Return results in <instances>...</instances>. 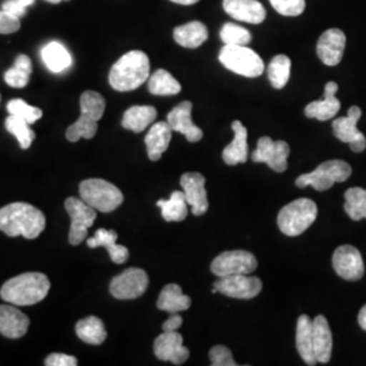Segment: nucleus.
<instances>
[{
  "label": "nucleus",
  "instance_id": "f257e3e1",
  "mask_svg": "<svg viewBox=\"0 0 366 366\" xmlns=\"http://www.w3.org/2000/svg\"><path fill=\"white\" fill-rule=\"evenodd\" d=\"M45 214L26 202H13L0 209V231L6 235L36 239L45 229Z\"/></svg>",
  "mask_w": 366,
  "mask_h": 366
},
{
  "label": "nucleus",
  "instance_id": "f03ea898",
  "mask_svg": "<svg viewBox=\"0 0 366 366\" xmlns=\"http://www.w3.org/2000/svg\"><path fill=\"white\" fill-rule=\"evenodd\" d=\"M51 289L49 278L42 273H24L10 278L0 289V297L13 305H34L44 300Z\"/></svg>",
  "mask_w": 366,
  "mask_h": 366
},
{
  "label": "nucleus",
  "instance_id": "7ed1b4c3",
  "mask_svg": "<svg viewBox=\"0 0 366 366\" xmlns=\"http://www.w3.org/2000/svg\"><path fill=\"white\" fill-rule=\"evenodd\" d=\"M149 59L142 51L125 53L109 74V83L116 92H133L149 78Z\"/></svg>",
  "mask_w": 366,
  "mask_h": 366
},
{
  "label": "nucleus",
  "instance_id": "20e7f679",
  "mask_svg": "<svg viewBox=\"0 0 366 366\" xmlns=\"http://www.w3.org/2000/svg\"><path fill=\"white\" fill-rule=\"evenodd\" d=\"M105 98L97 92H86L80 97V117L66 129V140L76 143L90 140L98 131V121L105 113Z\"/></svg>",
  "mask_w": 366,
  "mask_h": 366
},
{
  "label": "nucleus",
  "instance_id": "39448f33",
  "mask_svg": "<svg viewBox=\"0 0 366 366\" xmlns=\"http://www.w3.org/2000/svg\"><path fill=\"white\" fill-rule=\"evenodd\" d=\"M317 217V207L310 198H299L284 207L278 213L280 231L287 236H299L305 232Z\"/></svg>",
  "mask_w": 366,
  "mask_h": 366
},
{
  "label": "nucleus",
  "instance_id": "423d86ee",
  "mask_svg": "<svg viewBox=\"0 0 366 366\" xmlns=\"http://www.w3.org/2000/svg\"><path fill=\"white\" fill-rule=\"evenodd\" d=\"M219 60L227 69L246 78H258L264 71L261 56L247 45H224Z\"/></svg>",
  "mask_w": 366,
  "mask_h": 366
},
{
  "label": "nucleus",
  "instance_id": "0eeeda50",
  "mask_svg": "<svg viewBox=\"0 0 366 366\" xmlns=\"http://www.w3.org/2000/svg\"><path fill=\"white\" fill-rule=\"evenodd\" d=\"M80 198L95 210L109 213L117 209L124 202V194L117 186L105 179H86L79 186Z\"/></svg>",
  "mask_w": 366,
  "mask_h": 366
},
{
  "label": "nucleus",
  "instance_id": "6e6552de",
  "mask_svg": "<svg viewBox=\"0 0 366 366\" xmlns=\"http://www.w3.org/2000/svg\"><path fill=\"white\" fill-rule=\"evenodd\" d=\"M352 175V167L343 160H328L322 163L316 170L310 174H302L296 179L297 187L312 186L317 192H326L334 183L347 181Z\"/></svg>",
  "mask_w": 366,
  "mask_h": 366
},
{
  "label": "nucleus",
  "instance_id": "1a4fd4ad",
  "mask_svg": "<svg viewBox=\"0 0 366 366\" xmlns=\"http://www.w3.org/2000/svg\"><path fill=\"white\" fill-rule=\"evenodd\" d=\"M257 267V258L244 249L224 251L210 264L212 273L219 278L228 275L251 274Z\"/></svg>",
  "mask_w": 366,
  "mask_h": 366
},
{
  "label": "nucleus",
  "instance_id": "9d476101",
  "mask_svg": "<svg viewBox=\"0 0 366 366\" xmlns=\"http://www.w3.org/2000/svg\"><path fill=\"white\" fill-rule=\"evenodd\" d=\"M66 209L71 217V228L68 240L72 246H78L86 240L89 228L97 219V210L86 204L83 199L69 197L66 198Z\"/></svg>",
  "mask_w": 366,
  "mask_h": 366
},
{
  "label": "nucleus",
  "instance_id": "9b49d317",
  "mask_svg": "<svg viewBox=\"0 0 366 366\" xmlns=\"http://www.w3.org/2000/svg\"><path fill=\"white\" fill-rule=\"evenodd\" d=\"M212 289L213 293H222L232 299L249 300L257 297L262 290V281L249 274L228 275L219 278Z\"/></svg>",
  "mask_w": 366,
  "mask_h": 366
},
{
  "label": "nucleus",
  "instance_id": "f8f14e48",
  "mask_svg": "<svg viewBox=\"0 0 366 366\" xmlns=\"http://www.w3.org/2000/svg\"><path fill=\"white\" fill-rule=\"evenodd\" d=\"M148 282V275L143 269L131 267L112 280L109 290L118 300H133L144 295Z\"/></svg>",
  "mask_w": 366,
  "mask_h": 366
},
{
  "label": "nucleus",
  "instance_id": "ddd939ff",
  "mask_svg": "<svg viewBox=\"0 0 366 366\" xmlns=\"http://www.w3.org/2000/svg\"><path fill=\"white\" fill-rule=\"evenodd\" d=\"M290 154L287 142L264 136L258 140L257 149L251 154V159L255 163H266L275 172H284L288 169V157Z\"/></svg>",
  "mask_w": 366,
  "mask_h": 366
},
{
  "label": "nucleus",
  "instance_id": "4468645a",
  "mask_svg": "<svg viewBox=\"0 0 366 366\" xmlns=\"http://www.w3.org/2000/svg\"><path fill=\"white\" fill-rule=\"evenodd\" d=\"M362 116V112L358 106H352L347 112L346 117H340L334 119L332 122V131L335 137L350 145L353 152H362L366 148V137L364 133L358 131L357 122Z\"/></svg>",
  "mask_w": 366,
  "mask_h": 366
},
{
  "label": "nucleus",
  "instance_id": "2eb2a0df",
  "mask_svg": "<svg viewBox=\"0 0 366 366\" xmlns=\"http://www.w3.org/2000/svg\"><path fill=\"white\" fill-rule=\"evenodd\" d=\"M332 267L335 273L346 281H358L365 273L361 252L350 244H345L335 249L332 255Z\"/></svg>",
  "mask_w": 366,
  "mask_h": 366
},
{
  "label": "nucleus",
  "instance_id": "dca6fc26",
  "mask_svg": "<svg viewBox=\"0 0 366 366\" xmlns=\"http://www.w3.org/2000/svg\"><path fill=\"white\" fill-rule=\"evenodd\" d=\"M205 183V177L199 172H186L181 177L182 192L194 216L205 214L209 208Z\"/></svg>",
  "mask_w": 366,
  "mask_h": 366
},
{
  "label": "nucleus",
  "instance_id": "f3484780",
  "mask_svg": "<svg viewBox=\"0 0 366 366\" xmlns=\"http://www.w3.org/2000/svg\"><path fill=\"white\" fill-rule=\"evenodd\" d=\"M154 352L160 361H170L182 365L189 360V349L183 346L182 335L178 331H163L154 343Z\"/></svg>",
  "mask_w": 366,
  "mask_h": 366
},
{
  "label": "nucleus",
  "instance_id": "a211bd4d",
  "mask_svg": "<svg viewBox=\"0 0 366 366\" xmlns=\"http://www.w3.org/2000/svg\"><path fill=\"white\" fill-rule=\"evenodd\" d=\"M346 48V36L340 29H328L317 41L316 52L323 64L335 66L340 64Z\"/></svg>",
  "mask_w": 366,
  "mask_h": 366
},
{
  "label": "nucleus",
  "instance_id": "6ab92c4d",
  "mask_svg": "<svg viewBox=\"0 0 366 366\" xmlns=\"http://www.w3.org/2000/svg\"><path fill=\"white\" fill-rule=\"evenodd\" d=\"M192 110H193L192 102L184 101L171 110L167 116V122L172 131L182 133L183 136L187 139V142L197 143L202 139L204 133L193 122Z\"/></svg>",
  "mask_w": 366,
  "mask_h": 366
},
{
  "label": "nucleus",
  "instance_id": "aec40b11",
  "mask_svg": "<svg viewBox=\"0 0 366 366\" xmlns=\"http://www.w3.org/2000/svg\"><path fill=\"white\" fill-rule=\"evenodd\" d=\"M222 9L236 21L252 25L262 24L266 18V10L258 0H222Z\"/></svg>",
  "mask_w": 366,
  "mask_h": 366
},
{
  "label": "nucleus",
  "instance_id": "412c9836",
  "mask_svg": "<svg viewBox=\"0 0 366 366\" xmlns=\"http://www.w3.org/2000/svg\"><path fill=\"white\" fill-rule=\"evenodd\" d=\"M338 92V84L335 81H328L325 87V97L320 101L311 102L305 106L304 113L308 118H315L317 121H328L338 114L340 110V99L335 97Z\"/></svg>",
  "mask_w": 366,
  "mask_h": 366
},
{
  "label": "nucleus",
  "instance_id": "4be33fe9",
  "mask_svg": "<svg viewBox=\"0 0 366 366\" xmlns=\"http://www.w3.org/2000/svg\"><path fill=\"white\" fill-rule=\"evenodd\" d=\"M30 320L18 308L0 305V334L10 340H18L27 332Z\"/></svg>",
  "mask_w": 366,
  "mask_h": 366
},
{
  "label": "nucleus",
  "instance_id": "5701e85b",
  "mask_svg": "<svg viewBox=\"0 0 366 366\" xmlns=\"http://www.w3.org/2000/svg\"><path fill=\"white\" fill-rule=\"evenodd\" d=\"M296 346L302 361L307 365H316L317 358L314 347V323L308 315H301L297 320Z\"/></svg>",
  "mask_w": 366,
  "mask_h": 366
},
{
  "label": "nucleus",
  "instance_id": "b1692460",
  "mask_svg": "<svg viewBox=\"0 0 366 366\" xmlns=\"http://www.w3.org/2000/svg\"><path fill=\"white\" fill-rule=\"evenodd\" d=\"M172 129L167 121L155 122L145 136V145L148 157L152 162H157L167 151L172 137Z\"/></svg>",
  "mask_w": 366,
  "mask_h": 366
},
{
  "label": "nucleus",
  "instance_id": "393cba45",
  "mask_svg": "<svg viewBox=\"0 0 366 366\" xmlns=\"http://www.w3.org/2000/svg\"><path fill=\"white\" fill-rule=\"evenodd\" d=\"M232 131L235 137L231 144L227 145L222 151V159L228 166H236L246 163L249 157V144H247V129L240 121L232 122Z\"/></svg>",
  "mask_w": 366,
  "mask_h": 366
},
{
  "label": "nucleus",
  "instance_id": "a878e982",
  "mask_svg": "<svg viewBox=\"0 0 366 366\" xmlns=\"http://www.w3.org/2000/svg\"><path fill=\"white\" fill-rule=\"evenodd\" d=\"M117 232L113 229H98L95 232L94 237L87 239V246L90 249H97V247H105L112 258V261L117 264H121L124 262L128 261L129 258V249L125 246L117 244Z\"/></svg>",
  "mask_w": 366,
  "mask_h": 366
},
{
  "label": "nucleus",
  "instance_id": "bb28decb",
  "mask_svg": "<svg viewBox=\"0 0 366 366\" xmlns=\"http://www.w3.org/2000/svg\"><path fill=\"white\" fill-rule=\"evenodd\" d=\"M314 347L317 362L327 364L332 353V334L327 319L323 315L316 316L314 320Z\"/></svg>",
  "mask_w": 366,
  "mask_h": 366
},
{
  "label": "nucleus",
  "instance_id": "cd10ccee",
  "mask_svg": "<svg viewBox=\"0 0 366 366\" xmlns=\"http://www.w3.org/2000/svg\"><path fill=\"white\" fill-rule=\"evenodd\" d=\"M192 305V300L186 296L182 289L177 284H169L162 289L159 299H157V308L160 311H166L170 314H177L181 311H187Z\"/></svg>",
  "mask_w": 366,
  "mask_h": 366
},
{
  "label": "nucleus",
  "instance_id": "c85d7f7f",
  "mask_svg": "<svg viewBox=\"0 0 366 366\" xmlns=\"http://www.w3.org/2000/svg\"><path fill=\"white\" fill-rule=\"evenodd\" d=\"M157 116L154 106H132L124 113L122 127L128 131L140 133L155 122Z\"/></svg>",
  "mask_w": 366,
  "mask_h": 366
},
{
  "label": "nucleus",
  "instance_id": "c756f323",
  "mask_svg": "<svg viewBox=\"0 0 366 366\" xmlns=\"http://www.w3.org/2000/svg\"><path fill=\"white\" fill-rule=\"evenodd\" d=\"M41 57L46 68L54 74L64 72L72 66V57L68 49L57 41L46 44L41 51Z\"/></svg>",
  "mask_w": 366,
  "mask_h": 366
},
{
  "label": "nucleus",
  "instance_id": "7c9ffc66",
  "mask_svg": "<svg viewBox=\"0 0 366 366\" xmlns=\"http://www.w3.org/2000/svg\"><path fill=\"white\" fill-rule=\"evenodd\" d=\"M208 37H209L208 27L198 21L189 22L186 25H181L174 29V39L183 48H190V49L198 48L208 39Z\"/></svg>",
  "mask_w": 366,
  "mask_h": 366
},
{
  "label": "nucleus",
  "instance_id": "2f4dec72",
  "mask_svg": "<svg viewBox=\"0 0 366 366\" xmlns=\"http://www.w3.org/2000/svg\"><path fill=\"white\" fill-rule=\"evenodd\" d=\"M75 331L80 340L94 346L102 345L107 337L104 322L97 316H89L79 320Z\"/></svg>",
  "mask_w": 366,
  "mask_h": 366
},
{
  "label": "nucleus",
  "instance_id": "473e14b6",
  "mask_svg": "<svg viewBox=\"0 0 366 366\" xmlns=\"http://www.w3.org/2000/svg\"><path fill=\"white\" fill-rule=\"evenodd\" d=\"M181 90V83L166 69H157L148 78V92L154 95H177Z\"/></svg>",
  "mask_w": 366,
  "mask_h": 366
},
{
  "label": "nucleus",
  "instance_id": "72a5a7b5",
  "mask_svg": "<svg viewBox=\"0 0 366 366\" xmlns=\"http://www.w3.org/2000/svg\"><path fill=\"white\" fill-rule=\"evenodd\" d=\"M162 209V216L166 222H182L187 216V201L183 192H174L169 199H160L157 202Z\"/></svg>",
  "mask_w": 366,
  "mask_h": 366
},
{
  "label": "nucleus",
  "instance_id": "f704fd0d",
  "mask_svg": "<svg viewBox=\"0 0 366 366\" xmlns=\"http://www.w3.org/2000/svg\"><path fill=\"white\" fill-rule=\"evenodd\" d=\"M33 72L31 60L26 54H19L14 63L13 68L6 71L4 81L14 89H24L26 87L30 75Z\"/></svg>",
  "mask_w": 366,
  "mask_h": 366
},
{
  "label": "nucleus",
  "instance_id": "c9c22d12",
  "mask_svg": "<svg viewBox=\"0 0 366 366\" xmlns=\"http://www.w3.org/2000/svg\"><path fill=\"white\" fill-rule=\"evenodd\" d=\"M345 212L354 220L366 219V190L362 187H350L345 193Z\"/></svg>",
  "mask_w": 366,
  "mask_h": 366
},
{
  "label": "nucleus",
  "instance_id": "e433bc0d",
  "mask_svg": "<svg viewBox=\"0 0 366 366\" xmlns=\"http://www.w3.org/2000/svg\"><path fill=\"white\" fill-rule=\"evenodd\" d=\"M290 68H292V61L288 56L285 54H277L270 61V66L267 68V75L272 86L281 90L287 86L289 78H290Z\"/></svg>",
  "mask_w": 366,
  "mask_h": 366
},
{
  "label": "nucleus",
  "instance_id": "4c0bfd02",
  "mask_svg": "<svg viewBox=\"0 0 366 366\" xmlns=\"http://www.w3.org/2000/svg\"><path fill=\"white\" fill-rule=\"evenodd\" d=\"M4 124H6V129L16 137L22 149L30 148V145L36 139V133L30 128L29 122L22 118L9 116Z\"/></svg>",
  "mask_w": 366,
  "mask_h": 366
},
{
  "label": "nucleus",
  "instance_id": "58836bf2",
  "mask_svg": "<svg viewBox=\"0 0 366 366\" xmlns=\"http://www.w3.org/2000/svg\"><path fill=\"white\" fill-rule=\"evenodd\" d=\"M220 37L225 45H247L252 39L251 33L246 27L231 22L222 27Z\"/></svg>",
  "mask_w": 366,
  "mask_h": 366
},
{
  "label": "nucleus",
  "instance_id": "ea45409f",
  "mask_svg": "<svg viewBox=\"0 0 366 366\" xmlns=\"http://www.w3.org/2000/svg\"><path fill=\"white\" fill-rule=\"evenodd\" d=\"M7 112L10 116L22 118L30 125L42 117V110L34 106L27 105L24 99H13L7 104Z\"/></svg>",
  "mask_w": 366,
  "mask_h": 366
},
{
  "label": "nucleus",
  "instance_id": "a19ab883",
  "mask_svg": "<svg viewBox=\"0 0 366 366\" xmlns=\"http://www.w3.org/2000/svg\"><path fill=\"white\" fill-rule=\"evenodd\" d=\"M273 9L285 16H297L305 10V0H270Z\"/></svg>",
  "mask_w": 366,
  "mask_h": 366
},
{
  "label": "nucleus",
  "instance_id": "79ce46f5",
  "mask_svg": "<svg viewBox=\"0 0 366 366\" xmlns=\"http://www.w3.org/2000/svg\"><path fill=\"white\" fill-rule=\"evenodd\" d=\"M210 362L213 366H235L237 365L234 361L232 353L225 346H213L209 352Z\"/></svg>",
  "mask_w": 366,
  "mask_h": 366
},
{
  "label": "nucleus",
  "instance_id": "37998d69",
  "mask_svg": "<svg viewBox=\"0 0 366 366\" xmlns=\"http://www.w3.org/2000/svg\"><path fill=\"white\" fill-rule=\"evenodd\" d=\"M36 0H6L1 4V10L11 14L16 18H22L26 15V9L29 6H33Z\"/></svg>",
  "mask_w": 366,
  "mask_h": 366
},
{
  "label": "nucleus",
  "instance_id": "c03bdc74",
  "mask_svg": "<svg viewBox=\"0 0 366 366\" xmlns=\"http://www.w3.org/2000/svg\"><path fill=\"white\" fill-rule=\"evenodd\" d=\"M21 29V19L0 10V34H11Z\"/></svg>",
  "mask_w": 366,
  "mask_h": 366
},
{
  "label": "nucleus",
  "instance_id": "a18cd8bd",
  "mask_svg": "<svg viewBox=\"0 0 366 366\" xmlns=\"http://www.w3.org/2000/svg\"><path fill=\"white\" fill-rule=\"evenodd\" d=\"M45 365L76 366L78 365V360H76V357H72V355H68V354L53 353L48 355V358L45 360Z\"/></svg>",
  "mask_w": 366,
  "mask_h": 366
},
{
  "label": "nucleus",
  "instance_id": "49530a36",
  "mask_svg": "<svg viewBox=\"0 0 366 366\" xmlns=\"http://www.w3.org/2000/svg\"><path fill=\"white\" fill-rule=\"evenodd\" d=\"M182 316L177 314H171L170 317L163 323V331H178V328L182 326Z\"/></svg>",
  "mask_w": 366,
  "mask_h": 366
},
{
  "label": "nucleus",
  "instance_id": "de8ad7c7",
  "mask_svg": "<svg viewBox=\"0 0 366 366\" xmlns=\"http://www.w3.org/2000/svg\"><path fill=\"white\" fill-rule=\"evenodd\" d=\"M358 325H360V327L366 331V304L358 314Z\"/></svg>",
  "mask_w": 366,
  "mask_h": 366
},
{
  "label": "nucleus",
  "instance_id": "09e8293b",
  "mask_svg": "<svg viewBox=\"0 0 366 366\" xmlns=\"http://www.w3.org/2000/svg\"><path fill=\"white\" fill-rule=\"evenodd\" d=\"M174 3H178V4H183V6H192V4H196L199 0H171Z\"/></svg>",
  "mask_w": 366,
  "mask_h": 366
},
{
  "label": "nucleus",
  "instance_id": "8fccbe9b",
  "mask_svg": "<svg viewBox=\"0 0 366 366\" xmlns=\"http://www.w3.org/2000/svg\"><path fill=\"white\" fill-rule=\"evenodd\" d=\"M46 1H49V3H54V4H57V3H60V1H63V0H46Z\"/></svg>",
  "mask_w": 366,
  "mask_h": 366
},
{
  "label": "nucleus",
  "instance_id": "3c124183",
  "mask_svg": "<svg viewBox=\"0 0 366 366\" xmlns=\"http://www.w3.org/2000/svg\"><path fill=\"white\" fill-rule=\"evenodd\" d=\"M0 99H1V95H0Z\"/></svg>",
  "mask_w": 366,
  "mask_h": 366
}]
</instances>
